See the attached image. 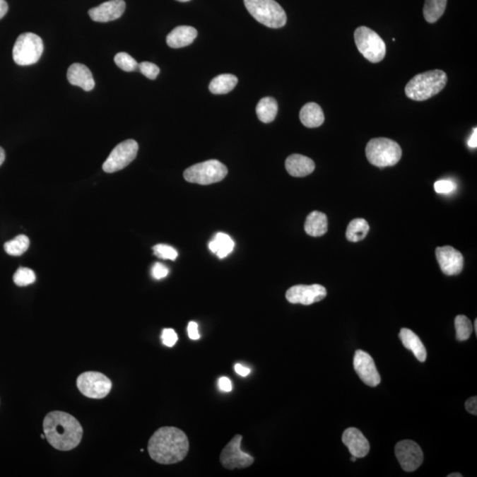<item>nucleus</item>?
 Here are the masks:
<instances>
[{
	"label": "nucleus",
	"mask_w": 477,
	"mask_h": 477,
	"mask_svg": "<svg viewBox=\"0 0 477 477\" xmlns=\"http://www.w3.org/2000/svg\"><path fill=\"white\" fill-rule=\"evenodd\" d=\"M475 332H476V334H477V320L476 319L475 321Z\"/></svg>",
	"instance_id": "de8ad7c7"
},
{
	"label": "nucleus",
	"mask_w": 477,
	"mask_h": 477,
	"mask_svg": "<svg viewBox=\"0 0 477 477\" xmlns=\"http://www.w3.org/2000/svg\"><path fill=\"white\" fill-rule=\"evenodd\" d=\"M45 438L59 451H71L80 444L83 429L76 417L63 411H52L44 419Z\"/></svg>",
	"instance_id": "f03ea898"
},
{
	"label": "nucleus",
	"mask_w": 477,
	"mask_h": 477,
	"mask_svg": "<svg viewBox=\"0 0 477 477\" xmlns=\"http://www.w3.org/2000/svg\"><path fill=\"white\" fill-rule=\"evenodd\" d=\"M177 1H179V2H187V1H190V0H177Z\"/></svg>",
	"instance_id": "09e8293b"
},
{
	"label": "nucleus",
	"mask_w": 477,
	"mask_h": 477,
	"mask_svg": "<svg viewBox=\"0 0 477 477\" xmlns=\"http://www.w3.org/2000/svg\"><path fill=\"white\" fill-rule=\"evenodd\" d=\"M399 337L401 338L403 346L406 349L410 350L419 362H425L427 359L425 346H424L422 341H420L415 332L409 330V329L402 328L401 332H399Z\"/></svg>",
	"instance_id": "412c9836"
},
{
	"label": "nucleus",
	"mask_w": 477,
	"mask_h": 477,
	"mask_svg": "<svg viewBox=\"0 0 477 477\" xmlns=\"http://www.w3.org/2000/svg\"><path fill=\"white\" fill-rule=\"evenodd\" d=\"M369 231L370 225L365 219L355 218L349 223L346 228V237L349 242H358L365 239Z\"/></svg>",
	"instance_id": "bb28decb"
},
{
	"label": "nucleus",
	"mask_w": 477,
	"mask_h": 477,
	"mask_svg": "<svg viewBox=\"0 0 477 477\" xmlns=\"http://www.w3.org/2000/svg\"><path fill=\"white\" fill-rule=\"evenodd\" d=\"M44 52L40 37L30 32L19 35L13 49V59L17 65L26 66L38 62Z\"/></svg>",
	"instance_id": "423d86ee"
},
{
	"label": "nucleus",
	"mask_w": 477,
	"mask_h": 477,
	"mask_svg": "<svg viewBox=\"0 0 477 477\" xmlns=\"http://www.w3.org/2000/svg\"><path fill=\"white\" fill-rule=\"evenodd\" d=\"M77 388L85 397L104 399L112 390V381L105 375L95 371L81 374L76 380Z\"/></svg>",
	"instance_id": "1a4fd4ad"
},
{
	"label": "nucleus",
	"mask_w": 477,
	"mask_h": 477,
	"mask_svg": "<svg viewBox=\"0 0 477 477\" xmlns=\"http://www.w3.org/2000/svg\"><path fill=\"white\" fill-rule=\"evenodd\" d=\"M447 83V73L442 70L416 74L406 84V97L415 101H425L440 93Z\"/></svg>",
	"instance_id": "7ed1b4c3"
},
{
	"label": "nucleus",
	"mask_w": 477,
	"mask_h": 477,
	"mask_svg": "<svg viewBox=\"0 0 477 477\" xmlns=\"http://www.w3.org/2000/svg\"><path fill=\"white\" fill-rule=\"evenodd\" d=\"M35 281V274L31 269L20 267L13 275V282L18 286H27Z\"/></svg>",
	"instance_id": "2f4dec72"
},
{
	"label": "nucleus",
	"mask_w": 477,
	"mask_h": 477,
	"mask_svg": "<svg viewBox=\"0 0 477 477\" xmlns=\"http://www.w3.org/2000/svg\"><path fill=\"white\" fill-rule=\"evenodd\" d=\"M8 12V4L6 0H0V20Z\"/></svg>",
	"instance_id": "79ce46f5"
},
{
	"label": "nucleus",
	"mask_w": 477,
	"mask_h": 477,
	"mask_svg": "<svg viewBox=\"0 0 477 477\" xmlns=\"http://www.w3.org/2000/svg\"><path fill=\"white\" fill-rule=\"evenodd\" d=\"M242 435H236L229 443L223 449L220 454V461L226 469H242L253 464L254 459L252 456L244 452L240 449L242 444Z\"/></svg>",
	"instance_id": "9b49d317"
},
{
	"label": "nucleus",
	"mask_w": 477,
	"mask_h": 477,
	"mask_svg": "<svg viewBox=\"0 0 477 477\" xmlns=\"http://www.w3.org/2000/svg\"><path fill=\"white\" fill-rule=\"evenodd\" d=\"M138 150L139 146L136 141L129 139L122 141L113 148L102 165V170L105 172L112 173L126 167L136 159Z\"/></svg>",
	"instance_id": "9d476101"
},
{
	"label": "nucleus",
	"mask_w": 477,
	"mask_h": 477,
	"mask_svg": "<svg viewBox=\"0 0 477 477\" xmlns=\"http://www.w3.org/2000/svg\"><path fill=\"white\" fill-rule=\"evenodd\" d=\"M447 0H425L423 16L429 23H435L443 16Z\"/></svg>",
	"instance_id": "cd10ccee"
},
{
	"label": "nucleus",
	"mask_w": 477,
	"mask_h": 477,
	"mask_svg": "<svg viewBox=\"0 0 477 477\" xmlns=\"http://www.w3.org/2000/svg\"><path fill=\"white\" fill-rule=\"evenodd\" d=\"M448 477H462L461 473H451V475H448Z\"/></svg>",
	"instance_id": "a18cd8bd"
},
{
	"label": "nucleus",
	"mask_w": 477,
	"mask_h": 477,
	"mask_svg": "<svg viewBox=\"0 0 477 477\" xmlns=\"http://www.w3.org/2000/svg\"><path fill=\"white\" fill-rule=\"evenodd\" d=\"M218 387L223 391H231L232 390V382L228 377H222L218 379Z\"/></svg>",
	"instance_id": "ea45409f"
},
{
	"label": "nucleus",
	"mask_w": 477,
	"mask_h": 477,
	"mask_svg": "<svg viewBox=\"0 0 477 477\" xmlns=\"http://www.w3.org/2000/svg\"><path fill=\"white\" fill-rule=\"evenodd\" d=\"M314 163L312 159L300 154L289 155L285 160V169L293 177H305L314 172Z\"/></svg>",
	"instance_id": "6ab92c4d"
},
{
	"label": "nucleus",
	"mask_w": 477,
	"mask_h": 477,
	"mask_svg": "<svg viewBox=\"0 0 477 477\" xmlns=\"http://www.w3.org/2000/svg\"><path fill=\"white\" fill-rule=\"evenodd\" d=\"M355 41L359 52L370 62L378 63L387 54V46L380 35L367 27H359L355 32Z\"/></svg>",
	"instance_id": "6e6552de"
},
{
	"label": "nucleus",
	"mask_w": 477,
	"mask_h": 477,
	"mask_svg": "<svg viewBox=\"0 0 477 477\" xmlns=\"http://www.w3.org/2000/svg\"><path fill=\"white\" fill-rule=\"evenodd\" d=\"M235 369L236 373L239 374L240 376H242V377L249 376V375L251 372V370H250V369H249V367H244V366L242 365V364H240V363L236 364V365L235 367Z\"/></svg>",
	"instance_id": "a19ab883"
},
{
	"label": "nucleus",
	"mask_w": 477,
	"mask_h": 477,
	"mask_svg": "<svg viewBox=\"0 0 477 477\" xmlns=\"http://www.w3.org/2000/svg\"><path fill=\"white\" fill-rule=\"evenodd\" d=\"M436 257L444 274L452 276L461 273L464 265V258L454 247L451 246L437 247Z\"/></svg>",
	"instance_id": "2eb2a0df"
},
{
	"label": "nucleus",
	"mask_w": 477,
	"mask_h": 477,
	"mask_svg": "<svg viewBox=\"0 0 477 477\" xmlns=\"http://www.w3.org/2000/svg\"><path fill=\"white\" fill-rule=\"evenodd\" d=\"M189 451V438L184 431L175 427L160 428L152 435L148 443V454L159 464L180 462Z\"/></svg>",
	"instance_id": "f257e3e1"
},
{
	"label": "nucleus",
	"mask_w": 477,
	"mask_h": 477,
	"mask_svg": "<svg viewBox=\"0 0 477 477\" xmlns=\"http://www.w3.org/2000/svg\"><path fill=\"white\" fill-rule=\"evenodd\" d=\"M196 28L190 26H179L170 32L166 42L171 48H182L192 44L197 37Z\"/></svg>",
	"instance_id": "aec40b11"
},
{
	"label": "nucleus",
	"mask_w": 477,
	"mask_h": 477,
	"mask_svg": "<svg viewBox=\"0 0 477 477\" xmlns=\"http://www.w3.org/2000/svg\"><path fill=\"white\" fill-rule=\"evenodd\" d=\"M114 62L117 66H119L120 69L125 71V72H134V71L138 70V66H139L136 60L126 52L117 53L114 57Z\"/></svg>",
	"instance_id": "7c9ffc66"
},
{
	"label": "nucleus",
	"mask_w": 477,
	"mask_h": 477,
	"mask_svg": "<svg viewBox=\"0 0 477 477\" xmlns=\"http://www.w3.org/2000/svg\"><path fill=\"white\" fill-rule=\"evenodd\" d=\"M469 146L472 148H476L477 147V129L476 127L473 129L471 137L469 138L468 141Z\"/></svg>",
	"instance_id": "37998d69"
},
{
	"label": "nucleus",
	"mask_w": 477,
	"mask_h": 477,
	"mask_svg": "<svg viewBox=\"0 0 477 477\" xmlns=\"http://www.w3.org/2000/svg\"><path fill=\"white\" fill-rule=\"evenodd\" d=\"M228 170L224 164L211 159L190 166L184 172V178L190 183L211 185L221 182L228 175Z\"/></svg>",
	"instance_id": "0eeeda50"
},
{
	"label": "nucleus",
	"mask_w": 477,
	"mask_h": 477,
	"mask_svg": "<svg viewBox=\"0 0 477 477\" xmlns=\"http://www.w3.org/2000/svg\"><path fill=\"white\" fill-rule=\"evenodd\" d=\"M41 437L42 438V440H45V434L41 435Z\"/></svg>",
	"instance_id": "8fccbe9b"
},
{
	"label": "nucleus",
	"mask_w": 477,
	"mask_h": 477,
	"mask_svg": "<svg viewBox=\"0 0 477 477\" xmlns=\"http://www.w3.org/2000/svg\"><path fill=\"white\" fill-rule=\"evenodd\" d=\"M395 455L403 470L415 471L423 461V452L418 444L412 440L399 442L395 447Z\"/></svg>",
	"instance_id": "f8f14e48"
},
{
	"label": "nucleus",
	"mask_w": 477,
	"mask_h": 477,
	"mask_svg": "<svg viewBox=\"0 0 477 477\" xmlns=\"http://www.w3.org/2000/svg\"><path fill=\"white\" fill-rule=\"evenodd\" d=\"M5 159H6L5 151H4V148L2 147H0V166L2 165L4 161H5Z\"/></svg>",
	"instance_id": "c03bdc74"
},
{
	"label": "nucleus",
	"mask_w": 477,
	"mask_h": 477,
	"mask_svg": "<svg viewBox=\"0 0 477 477\" xmlns=\"http://www.w3.org/2000/svg\"><path fill=\"white\" fill-rule=\"evenodd\" d=\"M401 146L395 141L388 138H374L366 146L367 160L377 167L394 166L401 160Z\"/></svg>",
	"instance_id": "20e7f679"
},
{
	"label": "nucleus",
	"mask_w": 477,
	"mask_h": 477,
	"mask_svg": "<svg viewBox=\"0 0 477 477\" xmlns=\"http://www.w3.org/2000/svg\"><path fill=\"white\" fill-rule=\"evenodd\" d=\"M244 4L251 16L264 26L279 28L288 20L284 9L275 0H244Z\"/></svg>",
	"instance_id": "39448f33"
},
{
	"label": "nucleus",
	"mask_w": 477,
	"mask_h": 477,
	"mask_svg": "<svg viewBox=\"0 0 477 477\" xmlns=\"http://www.w3.org/2000/svg\"><path fill=\"white\" fill-rule=\"evenodd\" d=\"M434 189L438 194H449L457 189V185L452 180L441 179L434 184Z\"/></svg>",
	"instance_id": "f704fd0d"
},
{
	"label": "nucleus",
	"mask_w": 477,
	"mask_h": 477,
	"mask_svg": "<svg viewBox=\"0 0 477 477\" xmlns=\"http://www.w3.org/2000/svg\"><path fill=\"white\" fill-rule=\"evenodd\" d=\"M126 9L124 0H110L88 10V16L97 23H108L122 16Z\"/></svg>",
	"instance_id": "dca6fc26"
},
{
	"label": "nucleus",
	"mask_w": 477,
	"mask_h": 477,
	"mask_svg": "<svg viewBox=\"0 0 477 477\" xmlns=\"http://www.w3.org/2000/svg\"><path fill=\"white\" fill-rule=\"evenodd\" d=\"M343 443L348 448L350 454L356 458H363L369 454L370 443L364 435L355 428H348L342 435Z\"/></svg>",
	"instance_id": "f3484780"
},
{
	"label": "nucleus",
	"mask_w": 477,
	"mask_h": 477,
	"mask_svg": "<svg viewBox=\"0 0 477 477\" xmlns=\"http://www.w3.org/2000/svg\"><path fill=\"white\" fill-rule=\"evenodd\" d=\"M161 338L163 344L168 346V348H172L178 341V335L172 329H165L162 332Z\"/></svg>",
	"instance_id": "c9c22d12"
},
{
	"label": "nucleus",
	"mask_w": 477,
	"mask_h": 477,
	"mask_svg": "<svg viewBox=\"0 0 477 477\" xmlns=\"http://www.w3.org/2000/svg\"><path fill=\"white\" fill-rule=\"evenodd\" d=\"M326 295V289L324 286L318 284L293 285L285 293V298L290 303L302 304V305H311V304L320 302Z\"/></svg>",
	"instance_id": "ddd939ff"
},
{
	"label": "nucleus",
	"mask_w": 477,
	"mask_h": 477,
	"mask_svg": "<svg viewBox=\"0 0 477 477\" xmlns=\"http://www.w3.org/2000/svg\"><path fill=\"white\" fill-rule=\"evenodd\" d=\"M353 367L364 384L371 387H376L380 384V375L369 353L363 350H357L353 357Z\"/></svg>",
	"instance_id": "4468645a"
},
{
	"label": "nucleus",
	"mask_w": 477,
	"mask_h": 477,
	"mask_svg": "<svg viewBox=\"0 0 477 477\" xmlns=\"http://www.w3.org/2000/svg\"><path fill=\"white\" fill-rule=\"evenodd\" d=\"M30 239L24 235H18L4 245V249L10 256L19 257L26 252L30 247Z\"/></svg>",
	"instance_id": "c85d7f7f"
},
{
	"label": "nucleus",
	"mask_w": 477,
	"mask_h": 477,
	"mask_svg": "<svg viewBox=\"0 0 477 477\" xmlns=\"http://www.w3.org/2000/svg\"><path fill=\"white\" fill-rule=\"evenodd\" d=\"M169 273L168 268L161 263H155L152 267L151 274L155 279H162Z\"/></svg>",
	"instance_id": "e433bc0d"
},
{
	"label": "nucleus",
	"mask_w": 477,
	"mask_h": 477,
	"mask_svg": "<svg viewBox=\"0 0 477 477\" xmlns=\"http://www.w3.org/2000/svg\"><path fill=\"white\" fill-rule=\"evenodd\" d=\"M187 332H189V337L193 339V341H197L201 337L199 331H198V324L194 323V322L189 323V325H187Z\"/></svg>",
	"instance_id": "4c0bfd02"
},
{
	"label": "nucleus",
	"mask_w": 477,
	"mask_h": 477,
	"mask_svg": "<svg viewBox=\"0 0 477 477\" xmlns=\"http://www.w3.org/2000/svg\"><path fill=\"white\" fill-rule=\"evenodd\" d=\"M66 77L71 84L80 87L85 91H90L95 87L91 71L83 64L74 63L71 65L67 70Z\"/></svg>",
	"instance_id": "a211bd4d"
},
{
	"label": "nucleus",
	"mask_w": 477,
	"mask_h": 477,
	"mask_svg": "<svg viewBox=\"0 0 477 477\" xmlns=\"http://www.w3.org/2000/svg\"><path fill=\"white\" fill-rule=\"evenodd\" d=\"M154 254L158 258L165 260H175L178 257V252L172 247L165 245V244H158L153 247Z\"/></svg>",
	"instance_id": "473e14b6"
},
{
	"label": "nucleus",
	"mask_w": 477,
	"mask_h": 477,
	"mask_svg": "<svg viewBox=\"0 0 477 477\" xmlns=\"http://www.w3.org/2000/svg\"><path fill=\"white\" fill-rule=\"evenodd\" d=\"M300 119L304 126L314 129L324 122V114L320 105L316 102H307L300 112Z\"/></svg>",
	"instance_id": "4be33fe9"
},
{
	"label": "nucleus",
	"mask_w": 477,
	"mask_h": 477,
	"mask_svg": "<svg viewBox=\"0 0 477 477\" xmlns=\"http://www.w3.org/2000/svg\"><path fill=\"white\" fill-rule=\"evenodd\" d=\"M304 229H305L307 235L310 236H323L328 230L326 215L317 211L311 212L307 217Z\"/></svg>",
	"instance_id": "5701e85b"
},
{
	"label": "nucleus",
	"mask_w": 477,
	"mask_h": 477,
	"mask_svg": "<svg viewBox=\"0 0 477 477\" xmlns=\"http://www.w3.org/2000/svg\"><path fill=\"white\" fill-rule=\"evenodd\" d=\"M356 459H357V458L355 457V456H353V455H352L351 461H352L353 462H355V461H356Z\"/></svg>",
	"instance_id": "49530a36"
},
{
	"label": "nucleus",
	"mask_w": 477,
	"mask_h": 477,
	"mask_svg": "<svg viewBox=\"0 0 477 477\" xmlns=\"http://www.w3.org/2000/svg\"><path fill=\"white\" fill-rule=\"evenodd\" d=\"M233 247H235V242H233L231 237L223 232L217 233L213 240L208 243V249L212 253L217 254V257L220 259L232 253Z\"/></svg>",
	"instance_id": "b1692460"
},
{
	"label": "nucleus",
	"mask_w": 477,
	"mask_h": 477,
	"mask_svg": "<svg viewBox=\"0 0 477 477\" xmlns=\"http://www.w3.org/2000/svg\"><path fill=\"white\" fill-rule=\"evenodd\" d=\"M238 83V78L233 74L225 73L215 77L211 81L210 91L214 95H224L229 93Z\"/></svg>",
	"instance_id": "393cba45"
},
{
	"label": "nucleus",
	"mask_w": 477,
	"mask_h": 477,
	"mask_svg": "<svg viewBox=\"0 0 477 477\" xmlns=\"http://www.w3.org/2000/svg\"><path fill=\"white\" fill-rule=\"evenodd\" d=\"M278 109V102L273 98H261L257 106L258 119L263 123H271L277 116Z\"/></svg>",
	"instance_id": "a878e982"
},
{
	"label": "nucleus",
	"mask_w": 477,
	"mask_h": 477,
	"mask_svg": "<svg viewBox=\"0 0 477 477\" xmlns=\"http://www.w3.org/2000/svg\"><path fill=\"white\" fill-rule=\"evenodd\" d=\"M456 338L459 341H468L473 332V325L471 321L468 317L459 314L456 317L454 321Z\"/></svg>",
	"instance_id": "c756f323"
},
{
	"label": "nucleus",
	"mask_w": 477,
	"mask_h": 477,
	"mask_svg": "<svg viewBox=\"0 0 477 477\" xmlns=\"http://www.w3.org/2000/svg\"><path fill=\"white\" fill-rule=\"evenodd\" d=\"M465 408L466 411L472 413L473 416L477 415V398L476 396L469 398L465 403Z\"/></svg>",
	"instance_id": "58836bf2"
},
{
	"label": "nucleus",
	"mask_w": 477,
	"mask_h": 477,
	"mask_svg": "<svg viewBox=\"0 0 477 477\" xmlns=\"http://www.w3.org/2000/svg\"><path fill=\"white\" fill-rule=\"evenodd\" d=\"M138 70L150 80H155L160 73V69L157 65L147 61L140 63Z\"/></svg>",
	"instance_id": "72a5a7b5"
}]
</instances>
